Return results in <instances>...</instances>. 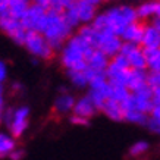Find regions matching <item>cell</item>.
I'll return each mask as SVG.
<instances>
[{
    "mask_svg": "<svg viewBox=\"0 0 160 160\" xmlns=\"http://www.w3.org/2000/svg\"><path fill=\"white\" fill-rule=\"evenodd\" d=\"M73 8L77 10L78 19L81 25L91 24L97 15V6H94L87 0H73Z\"/></svg>",
    "mask_w": 160,
    "mask_h": 160,
    "instance_id": "12",
    "label": "cell"
},
{
    "mask_svg": "<svg viewBox=\"0 0 160 160\" xmlns=\"http://www.w3.org/2000/svg\"><path fill=\"white\" fill-rule=\"evenodd\" d=\"M3 112H5V100H3V96H0V123L3 119Z\"/></svg>",
    "mask_w": 160,
    "mask_h": 160,
    "instance_id": "36",
    "label": "cell"
},
{
    "mask_svg": "<svg viewBox=\"0 0 160 160\" xmlns=\"http://www.w3.org/2000/svg\"><path fill=\"white\" fill-rule=\"evenodd\" d=\"M8 78V65L0 59V84H3Z\"/></svg>",
    "mask_w": 160,
    "mask_h": 160,
    "instance_id": "31",
    "label": "cell"
},
{
    "mask_svg": "<svg viewBox=\"0 0 160 160\" xmlns=\"http://www.w3.org/2000/svg\"><path fill=\"white\" fill-rule=\"evenodd\" d=\"M32 5L31 0H8V6H9V15L13 16L16 19H21L22 15L27 12L29 6Z\"/></svg>",
    "mask_w": 160,
    "mask_h": 160,
    "instance_id": "19",
    "label": "cell"
},
{
    "mask_svg": "<svg viewBox=\"0 0 160 160\" xmlns=\"http://www.w3.org/2000/svg\"><path fill=\"white\" fill-rule=\"evenodd\" d=\"M0 31L5 35H8L13 43L19 44V46H22L25 35H27V29L21 24V19H16L10 15L0 18Z\"/></svg>",
    "mask_w": 160,
    "mask_h": 160,
    "instance_id": "8",
    "label": "cell"
},
{
    "mask_svg": "<svg viewBox=\"0 0 160 160\" xmlns=\"http://www.w3.org/2000/svg\"><path fill=\"white\" fill-rule=\"evenodd\" d=\"M135 12H137V18H138V21L150 19V18H153L154 13H156V2L148 0V2L141 3L138 8H135Z\"/></svg>",
    "mask_w": 160,
    "mask_h": 160,
    "instance_id": "21",
    "label": "cell"
},
{
    "mask_svg": "<svg viewBox=\"0 0 160 160\" xmlns=\"http://www.w3.org/2000/svg\"><path fill=\"white\" fill-rule=\"evenodd\" d=\"M43 37L49 41L50 47L56 52H60L63 47V44L68 41V38L72 35L73 29L69 27L62 16V12L58 10L47 9V15H46V21L41 31H40Z\"/></svg>",
    "mask_w": 160,
    "mask_h": 160,
    "instance_id": "3",
    "label": "cell"
},
{
    "mask_svg": "<svg viewBox=\"0 0 160 160\" xmlns=\"http://www.w3.org/2000/svg\"><path fill=\"white\" fill-rule=\"evenodd\" d=\"M148 115H144L138 110H128L123 112V121H128L131 123H137V125H146Z\"/></svg>",
    "mask_w": 160,
    "mask_h": 160,
    "instance_id": "25",
    "label": "cell"
},
{
    "mask_svg": "<svg viewBox=\"0 0 160 160\" xmlns=\"http://www.w3.org/2000/svg\"><path fill=\"white\" fill-rule=\"evenodd\" d=\"M73 3V0H49V8L47 9L58 10V12H63L68 6Z\"/></svg>",
    "mask_w": 160,
    "mask_h": 160,
    "instance_id": "28",
    "label": "cell"
},
{
    "mask_svg": "<svg viewBox=\"0 0 160 160\" xmlns=\"http://www.w3.org/2000/svg\"><path fill=\"white\" fill-rule=\"evenodd\" d=\"M88 121H90V119H85V118L77 116V115H72V116H71V122H72L73 125L85 126V125H88Z\"/></svg>",
    "mask_w": 160,
    "mask_h": 160,
    "instance_id": "32",
    "label": "cell"
},
{
    "mask_svg": "<svg viewBox=\"0 0 160 160\" xmlns=\"http://www.w3.org/2000/svg\"><path fill=\"white\" fill-rule=\"evenodd\" d=\"M151 25H153V27H154L156 29H159V31H160V19H159V18H156V16H153Z\"/></svg>",
    "mask_w": 160,
    "mask_h": 160,
    "instance_id": "37",
    "label": "cell"
},
{
    "mask_svg": "<svg viewBox=\"0 0 160 160\" xmlns=\"http://www.w3.org/2000/svg\"><path fill=\"white\" fill-rule=\"evenodd\" d=\"M27 52L31 56L40 59V60H50L54 56V50L50 47L49 41L44 38L41 32L35 31H27V35L22 43Z\"/></svg>",
    "mask_w": 160,
    "mask_h": 160,
    "instance_id": "5",
    "label": "cell"
},
{
    "mask_svg": "<svg viewBox=\"0 0 160 160\" xmlns=\"http://www.w3.org/2000/svg\"><path fill=\"white\" fill-rule=\"evenodd\" d=\"M144 22L142 21H135L132 24L126 25L125 28L121 31L119 38L122 40V43H129V44H141V38H142V31H144Z\"/></svg>",
    "mask_w": 160,
    "mask_h": 160,
    "instance_id": "11",
    "label": "cell"
},
{
    "mask_svg": "<svg viewBox=\"0 0 160 160\" xmlns=\"http://www.w3.org/2000/svg\"><path fill=\"white\" fill-rule=\"evenodd\" d=\"M24 157H25V151L22 150V148H18V147L9 153V159L10 160H22Z\"/></svg>",
    "mask_w": 160,
    "mask_h": 160,
    "instance_id": "30",
    "label": "cell"
},
{
    "mask_svg": "<svg viewBox=\"0 0 160 160\" xmlns=\"http://www.w3.org/2000/svg\"><path fill=\"white\" fill-rule=\"evenodd\" d=\"M147 72H160V49L144 50Z\"/></svg>",
    "mask_w": 160,
    "mask_h": 160,
    "instance_id": "20",
    "label": "cell"
},
{
    "mask_svg": "<svg viewBox=\"0 0 160 160\" xmlns=\"http://www.w3.org/2000/svg\"><path fill=\"white\" fill-rule=\"evenodd\" d=\"M73 115H77V116H81V118H85V119H90L96 115V106L92 104V102L90 100L88 96H84V97L78 98L75 100V104H73Z\"/></svg>",
    "mask_w": 160,
    "mask_h": 160,
    "instance_id": "15",
    "label": "cell"
},
{
    "mask_svg": "<svg viewBox=\"0 0 160 160\" xmlns=\"http://www.w3.org/2000/svg\"><path fill=\"white\" fill-rule=\"evenodd\" d=\"M135 21H138L135 8L129 5H118L109 8L103 13H97L91 25L97 31H110L113 34L119 35L126 25Z\"/></svg>",
    "mask_w": 160,
    "mask_h": 160,
    "instance_id": "1",
    "label": "cell"
},
{
    "mask_svg": "<svg viewBox=\"0 0 160 160\" xmlns=\"http://www.w3.org/2000/svg\"><path fill=\"white\" fill-rule=\"evenodd\" d=\"M148 142L147 141H137L135 144H132V147L129 148V156L131 157H140L148 150Z\"/></svg>",
    "mask_w": 160,
    "mask_h": 160,
    "instance_id": "27",
    "label": "cell"
},
{
    "mask_svg": "<svg viewBox=\"0 0 160 160\" xmlns=\"http://www.w3.org/2000/svg\"><path fill=\"white\" fill-rule=\"evenodd\" d=\"M150 118H151V116H150ZM153 119H154V121L159 123V126H160V118H153Z\"/></svg>",
    "mask_w": 160,
    "mask_h": 160,
    "instance_id": "41",
    "label": "cell"
},
{
    "mask_svg": "<svg viewBox=\"0 0 160 160\" xmlns=\"http://www.w3.org/2000/svg\"><path fill=\"white\" fill-rule=\"evenodd\" d=\"M154 16L160 19V2H156V13H154Z\"/></svg>",
    "mask_w": 160,
    "mask_h": 160,
    "instance_id": "38",
    "label": "cell"
},
{
    "mask_svg": "<svg viewBox=\"0 0 160 160\" xmlns=\"http://www.w3.org/2000/svg\"><path fill=\"white\" fill-rule=\"evenodd\" d=\"M6 15H9V6L8 0H0V18H3Z\"/></svg>",
    "mask_w": 160,
    "mask_h": 160,
    "instance_id": "33",
    "label": "cell"
},
{
    "mask_svg": "<svg viewBox=\"0 0 160 160\" xmlns=\"http://www.w3.org/2000/svg\"><path fill=\"white\" fill-rule=\"evenodd\" d=\"M119 54H122L126 59V62H128L131 69L146 71V54H144V49L141 46H138V44L122 43Z\"/></svg>",
    "mask_w": 160,
    "mask_h": 160,
    "instance_id": "10",
    "label": "cell"
},
{
    "mask_svg": "<svg viewBox=\"0 0 160 160\" xmlns=\"http://www.w3.org/2000/svg\"><path fill=\"white\" fill-rule=\"evenodd\" d=\"M102 112L112 121H116V122L123 121V113H122L121 104L118 102H115V100H112V98H107L104 102V104L102 107Z\"/></svg>",
    "mask_w": 160,
    "mask_h": 160,
    "instance_id": "18",
    "label": "cell"
},
{
    "mask_svg": "<svg viewBox=\"0 0 160 160\" xmlns=\"http://www.w3.org/2000/svg\"><path fill=\"white\" fill-rule=\"evenodd\" d=\"M66 75H68L69 81L78 88H82L85 85H88L87 77H85V72L84 71H66Z\"/></svg>",
    "mask_w": 160,
    "mask_h": 160,
    "instance_id": "26",
    "label": "cell"
},
{
    "mask_svg": "<svg viewBox=\"0 0 160 160\" xmlns=\"http://www.w3.org/2000/svg\"><path fill=\"white\" fill-rule=\"evenodd\" d=\"M10 135L13 138H19L24 135L29 123V107L28 106H18V107H9L3 112V119Z\"/></svg>",
    "mask_w": 160,
    "mask_h": 160,
    "instance_id": "4",
    "label": "cell"
},
{
    "mask_svg": "<svg viewBox=\"0 0 160 160\" xmlns=\"http://www.w3.org/2000/svg\"><path fill=\"white\" fill-rule=\"evenodd\" d=\"M15 148H16V141L13 137L6 132H0V157L9 156V153Z\"/></svg>",
    "mask_w": 160,
    "mask_h": 160,
    "instance_id": "23",
    "label": "cell"
},
{
    "mask_svg": "<svg viewBox=\"0 0 160 160\" xmlns=\"http://www.w3.org/2000/svg\"><path fill=\"white\" fill-rule=\"evenodd\" d=\"M94 47L78 34H72L60 49V63L66 71H85L87 56Z\"/></svg>",
    "mask_w": 160,
    "mask_h": 160,
    "instance_id": "2",
    "label": "cell"
},
{
    "mask_svg": "<svg viewBox=\"0 0 160 160\" xmlns=\"http://www.w3.org/2000/svg\"><path fill=\"white\" fill-rule=\"evenodd\" d=\"M94 47L98 49L102 53H104L109 59H112L121 52L122 40L119 38V35L113 34L110 31H97Z\"/></svg>",
    "mask_w": 160,
    "mask_h": 160,
    "instance_id": "7",
    "label": "cell"
},
{
    "mask_svg": "<svg viewBox=\"0 0 160 160\" xmlns=\"http://www.w3.org/2000/svg\"><path fill=\"white\" fill-rule=\"evenodd\" d=\"M147 85V71L141 69H129L128 79H126V88L129 91H137L141 87Z\"/></svg>",
    "mask_w": 160,
    "mask_h": 160,
    "instance_id": "17",
    "label": "cell"
},
{
    "mask_svg": "<svg viewBox=\"0 0 160 160\" xmlns=\"http://www.w3.org/2000/svg\"><path fill=\"white\" fill-rule=\"evenodd\" d=\"M62 16H63V19H65V22H66V24H68L72 29L78 28V27L81 25V24H79V19H78L77 10H75V8H73V3L63 10Z\"/></svg>",
    "mask_w": 160,
    "mask_h": 160,
    "instance_id": "24",
    "label": "cell"
},
{
    "mask_svg": "<svg viewBox=\"0 0 160 160\" xmlns=\"http://www.w3.org/2000/svg\"><path fill=\"white\" fill-rule=\"evenodd\" d=\"M73 104H75V98L72 94H69L65 87L60 88V94H59L53 104V110L58 115H66L69 112H72Z\"/></svg>",
    "mask_w": 160,
    "mask_h": 160,
    "instance_id": "14",
    "label": "cell"
},
{
    "mask_svg": "<svg viewBox=\"0 0 160 160\" xmlns=\"http://www.w3.org/2000/svg\"><path fill=\"white\" fill-rule=\"evenodd\" d=\"M151 100H153V104H159L160 103V87L151 90Z\"/></svg>",
    "mask_w": 160,
    "mask_h": 160,
    "instance_id": "34",
    "label": "cell"
},
{
    "mask_svg": "<svg viewBox=\"0 0 160 160\" xmlns=\"http://www.w3.org/2000/svg\"><path fill=\"white\" fill-rule=\"evenodd\" d=\"M32 5H37V6H41V8H49V0H31Z\"/></svg>",
    "mask_w": 160,
    "mask_h": 160,
    "instance_id": "35",
    "label": "cell"
},
{
    "mask_svg": "<svg viewBox=\"0 0 160 160\" xmlns=\"http://www.w3.org/2000/svg\"><path fill=\"white\" fill-rule=\"evenodd\" d=\"M147 85L153 88L160 87V72H147Z\"/></svg>",
    "mask_w": 160,
    "mask_h": 160,
    "instance_id": "29",
    "label": "cell"
},
{
    "mask_svg": "<svg viewBox=\"0 0 160 160\" xmlns=\"http://www.w3.org/2000/svg\"><path fill=\"white\" fill-rule=\"evenodd\" d=\"M109 60H110V59L107 58L104 53H102L98 49H92L87 56V68L88 69H94V71L106 72Z\"/></svg>",
    "mask_w": 160,
    "mask_h": 160,
    "instance_id": "16",
    "label": "cell"
},
{
    "mask_svg": "<svg viewBox=\"0 0 160 160\" xmlns=\"http://www.w3.org/2000/svg\"><path fill=\"white\" fill-rule=\"evenodd\" d=\"M87 2H90V3H92L94 6H98L100 3H102L103 0H87Z\"/></svg>",
    "mask_w": 160,
    "mask_h": 160,
    "instance_id": "39",
    "label": "cell"
},
{
    "mask_svg": "<svg viewBox=\"0 0 160 160\" xmlns=\"http://www.w3.org/2000/svg\"><path fill=\"white\" fill-rule=\"evenodd\" d=\"M0 96H3V84H0Z\"/></svg>",
    "mask_w": 160,
    "mask_h": 160,
    "instance_id": "40",
    "label": "cell"
},
{
    "mask_svg": "<svg viewBox=\"0 0 160 160\" xmlns=\"http://www.w3.org/2000/svg\"><path fill=\"white\" fill-rule=\"evenodd\" d=\"M129 65L126 62V59L122 54H116L115 58L109 60V65L106 68V78L110 84H118V85H125L126 79L129 73Z\"/></svg>",
    "mask_w": 160,
    "mask_h": 160,
    "instance_id": "6",
    "label": "cell"
},
{
    "mask_svg": "<svg viewBox=\"0 0 160 160\" xmlns=\"http://www.w3.org/2000/svg\"><path fill=\"white\" fill-rule=\"evenodd\" d=\"M141 47L144 50H154L160 49V31L156 29L151 24L144 25L142 38H141Z\"/></svg>",
    "mask_w": 160,
    "mask_h": 160,
    "instance_id": "13",
    "label": "cell"
},
{
    "mask_svg": "<svg viewBox=\"0 0 160 160\" xmlns=\"http://www.w3.org/2000/svg\"><path fill=\"white\" fill-rule=\"evenodd\" d=\"M46 15H47V9L41 8L37 5H31L27 9L22 18H21V24L24 25V28L27 31H35L40 32L46 21Z\"/></svg>",
    "mask_w": 160,
    "mask_h": 160,
    "instance_id": "9",
    "label": "cell"
},
{
    "mask_svg": "<svg viewBox=\"0 0 160 160\" xmlns=\"http://www.w3.org/2000/svg\"><path fill=\"white\" fill-rule=\"evenodd\" d=\"M110 84V82H109ZM131 96V91L125 87V85H118V84H110V92H109V98L115 100L121 104L122 102H125L126 98Z\"/></svg>",
    "mask_w": 160,
    "mask_h": 160,
    "instance_id": "22",
    "label": "cell"
}]
</instances>
